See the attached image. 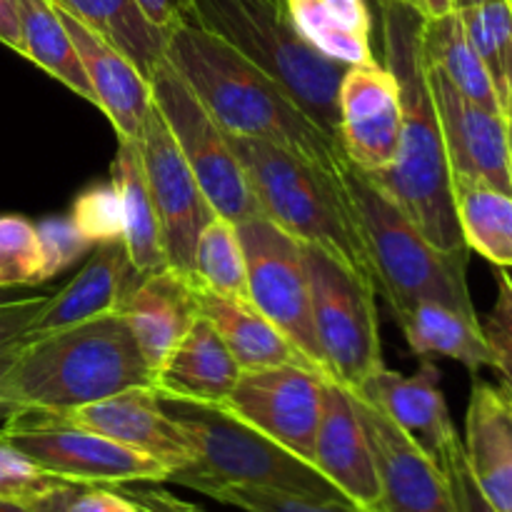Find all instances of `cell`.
Masks as SVG:
<instances>
[{
  "label": "cell",
  "instance_id": "cell-1",
  "mask_svg": "<svg viewBox=\"0 0 512 512\" xmlns=\"http://www.w3.org/2000/svg\"><path fill=\"white\" fill-rule=\"evenodd\" d=\"M383 63L398 78L403 125L393 165L370 175L420 233L445 253H470L460 233L453 200V173L435 110L423 53L425 18L408 0H380Z\"/></svg>",
  "mask_w": 512,
  "mask_h": 512
},
{
  "label": "cell",
  "instance_id": "cell-2",
  "mask_svg": "<svg viewBox=\"0 0 512 512\" xmlns=\"http://www.w3.org/2000/svg\"><path fill=\"white\" fill-rule=\"evenodd\" d=\"M165 60L230 138L265 140L335 173L350 163L340 140L325 133L278 80L193 20L168 30Z\"/></svg>",
  "mask_w": 512,
  "mask_h": 512
},
{
  "label": "cell",
  "instance_id": "cell-3",
  "mask_svg": "<svg viewBox=\"0 0 512 512\" xmlns=\"http://www.w3.org/2000/svg\"><path fill=\"white\" fill-rule=\"evenodd\" d=\"M130 388H153V373L118 313L28 335L0 378L5 398L35 413H65Z\"/></svg>",
  "mask_w": 512,
  "mask_h": 512
},
{
  "label": "cell",
  "instance_id": "cell-4",
  "mask_svg": "<svg viewBox=\"0 0 512 512\" xmlns=\"http://www.w3.org/2000/svg\"><path fill=\"white\" fill-rule=\"evenodd\" d=\"M230 140L265 218L303 245L328 253L375 290L368 248L345 188V168L340 173L320 168L265 140Z\"/></svg>",
  "mask_w": 512,
  "mask_h": 512
},
{
  "label": "cell",
  "instance_id": "cell-5",
  "mask_svg": "<svg viewBox=\"0 0 512 512\" xmlns=\"http://www.w3.org/2000/svg\"><path fill=\"white\" fill-rule=\"evenodd\" d=\"M373 268L375 295L390 308L413 300L448 305L478 318L468 288V255L435 248L395 200L353 163L343 170Z\"/></svg>",
  "mask_w": 512,
  "mask_h": 512
},
{
  "label": "cell",
  "instance_id": "cell-6",
  "mask_svg": "<svg viewBox=\"0 0 512 512\" xmlns=\"http://www.w3.org/2000/svg\"><path fill=\"white\" fill-rule=\"evenodd\" d=\"M188 13V20L278 80L325 133L338 138L345 65L328 60L300 38L285 0H188Z\"/></svg>",
  "mask_w": 512,
  "mask_h": 512
},
{
  "label": "cell",
  "instance_id": "cell-7",
  "mask_svg": "<svg viewBox=\"0 0 512 512\" xmlns=\"http://www.w3.org/2000/svg\"><path fill=\"white\" fill-rule=\"evenodd\" d=\"M165 408L183 425L195 448L193 463L173 470L168 483L198 490L208 498L225 485H248L320 500H345L318 468L220 405L165 403Z\"/></svg>",
  "mask_w": 512,
  "mask_h": 512
},
{
  "label": "cell",
  "instance_id": "cell-8",
  "mask_svg": "<svg viewBox=\"0 0 512 512\" xmlns=\"http://www.w3.org/2000/svg\"><path fill=\"white\" fill-rule=\"evenodd\" d=\"M148 80L153 105L203 188L210 208L233 223L263 215L230 135L220 128L165 55L150 70Z\"/></svg>",
  "mask_w": 512,
  "mask_h": 512
},
{
  "label": "cell",
  "instance_id": "cell-9",
  "mask_svg": "<svg viewBox=\"0 0 512 512\" xmlns=\"http://www.w3.org/2000/svg\"><path fill=\"white\" fill-rule=\"evenodd\" d=\"M313 320L328 375L355 390L385 365L375 290L313 245H303Z\"/></svg>",
  "mask_w": 512,
  "mask_h": 512
},
{
  "label": "cell",
  "instance_id": "cell-10",
  "mask_svg": "<svg viewBox=\"0 0 512 512\" xmlns=\"http://www.w3.org/2000/svg\"><path fill=\"white\" fill-rule=\"evenodd\" d=\"M238 233L248 263V300L318 373L328 375L315 333L303 243L265 215L238 223Z\"/></svg>",
  "mask_w": 512,
  "mask_h": 512
},
{
  "label": "cell",
  "instance_id": "cell-11",
  "mask_svg": "<svg viewBox=\"0 0 512 512\" xmlns=\"http://www.w3.org/2000/svg\"><path fill=\"white\" fill-rule=\"evenodd\" d=\"M0 440L13 445L55 478L75 485L168 483L170 470L148 455L113 443L90 430L55 423L33 410H23Z\"/></svg>",
  "mask_w": 512,
  "mask_h": 512
},
{
  "label": "cell",
  "instance_id": "cell-12",
  "mask_svg": "<svg viewBox=\"0 0 512 512\" xmlns=\"http://www.w3.org/2000/svg\"><path fill=\"white\" fill-rule=\"evenodd\" d=\"M325 380L328 375L303 363L243 370L220 408L313 465Z\"/></svg>",
  "mask_w": 512,
  "mask_h": 512
},
{
  "label": "cell",
  "instance_id": "cell-13",
  "mask_svg": "<svg viewBox=\"0 0 512 512\" xmlns=\"http://www.w3.org/2000/svg\"><path fill=\"white\" fill-rule=\"evenodd\" d=\"M138 145L145 183H148L150 198H153L160 228H163L168 265L190 275L198 235L205 223L213 218L215 210L210 208L203 188L195 180L190 165L185 163L178 143L170 135L168 125L160 118L155 105L145 118Z\"/></svg>",
  "mask_w": 512,
  "mask_h": 512
},
{
  "label": "cell",
  "instance_id": "cell-14",
  "mask_svg": "<svg viewBox=\"0 0 512 512\" xmlns=\"http://www.w3.org/2000/svg\"><path fill=\"white\" fill-rule=\"evenodd\" d=\"M403 105L398 78L380 60L348 65L338 93V138L345 155L368 175L383 173L398 155Z\"/></svg>",
  "mask_w": 512,
  "mask_h": 512
},
{
  "label": "cell",
  "instance_id": "cell-15",
  "mask_svg": "<svg viewBox=\"0 0 512 512\" xmlns=\"http://www.w3.org/2000/svg\"><path fill=\"white\" fill-rule=\"evenodd\" d=\"M38 415L55 423L90 430L113 443L138 450L163 463L170 473L185 468L195 458L193 440L185 433L183 425L170 415L153 388H130L110 398L65 410V413Z\"/></svg>",
  "mask_w": 512,
  "mask_h": 512
},
{
  "label": "cell",
  "instance_id": "cell-16",
  "mask_svg": "<svg viewBox=\"0 0 512 512\" xmlns=\"http://www.w3.org/2000/svg\"><path fill=\"white\" fill-rule=\"evenodd\" d=\"M373 448L380 512H458L445 470L378 405L350 390Z\"/></svg>",
  "mask_w": 512,
  "mask_h": 512
},
{
  "label": "cell",
  "instance_id": "cell-17",
  "mask_svg": "<svg viewBox=\"0 0 512 512\" xmlns=\"http://www.w3.org/2000/svg\"><path fill=\"white\" fill-rule=\"evenodd\" d=\"M428 80L443 128L450 173L488 180L495 188L512 193L505 113L468 100L430 65Z\"/></svg>",
  "mask_w": 512,
  "mask_h": 512
},
{
  "label": "cell",
  "instance_id": "cell-18",
  "mask_svg": "<svg viewBox=\"0 0 512 512\" xmlns=\"http://www.w3.org/2000/svg\"><path fill=\"white\" fill-rule=\"evenodd\" d=\"M313 465L345 500L365 512H380V480L368 433L350 388L333 378L325 380Z\"/></svg>",
  "mask_w": 512,
  "mask_h": 512
},
{
  "label": "cell",
  "instance_id": "cell-19",
  "mask_svg": "<svg viewBox=\"0 0 512 512\" xmlns=\"http://www.w3.org/2000/svg\"><path fill=\"white\" fill-rule=\"evenodd\" d=\"M58 8V5H55ZM65 30L80 55L95 105L108 115L118 138L138 140L143 133L145 118L153 108L150 80L128 55L115 48L110 40L80 23L68 10L58 8Z\"/></svg>",
  "mask_w": 512,
  "mask_h": 512
},
{
  "label": "cell",
  "instance_id": "cell-20",
  "mask_svg": "<svg viewBox=\"0 0 512 512\" xmlns=\"http://www.w3.org/2000/svg\"><path fill=\"white\" fill-rule=\"evenodd\" d=\"M355 390L378 405L438 465L458 440L440 388V370L433 360H420V368L413 375H403L383 365Z\"/></svg>",
  "mask_w": 512,
  "mask_h": 512
},
{
  "label": "cell",
  "instance_id": "cell-21",
  "mask_svg": "<svg viewBox=\"0 0 512 512\" xmlns=\"http://www.w3.org/2000/svg\"><path fill=\"white\" fill-rule=\"evenodd\" d=\"M118 315L128 323L150 373L170 355L198 320V285L193 275L163 268L135 280L125 293Z\"/></svg>",
  "mask_w": 512,
  "mask_h": 512
},
{
  "label": "cell",
  "instance_id": "cell-22",
  "mask_svg": "<svg viewBox=\"0 0 512 512\" xmlns=\"http://www.w3.org/2000/svg\"><path fill=\"white\" fill-rule=\"evenodd\" d=\"M240 365L208 318L198 315L168 358L155 368L153 390L165 403L223 405L240 378Z\"/></svg>",
  "mask_w": 512,
  "mask_h": 512
},
{
  "label": "cell",
  "instance_id": "cell-23",
  "mask_svg": "<svg viewBox=\"0 0 512 512\" xmlns=\"http://www.w3.org/2000/svg\"><path fill=\"white\" fill-rule=\"evenodd\" d=\"M465 460L495 512H512V393L475 378L465 415Z\"/></svg>",
  "mask_w": 512,
  "mask_h": 512
},
{
  "label": "cell",
  "instance_id": "cell-24",
  "mask_svg": "<svg viewBox=\"0 0 512 512\" xmlns=\"http://www.w3.org/2000/svg\"><path fill=\"white\" fill-rule=\"evenodd\" d=\"M135 280L138 275L130 265L123 240L95 245V253L78 270V275L65 288L50 295L48 308L43 310L30 335L50 333V330L70 328L85 320L118 313L125 293L133 288Z\"/></svg>",
  "mask_w": 512,
  "mask_h": 512
},
{
  "label": "cell",
  "instance_id": "cell-25",
  "mask_svg": "<svg viewBox=\"0 0 512 512\" xmlns=\"http://www.w3.org/2000/svg\"><path fill=\"white\" fill-rule=\"evenodd\" d=\"M390 313L408 348L420 360L448 358L465 365L473 375L483 368H493V353L480 328V318H470L430 300L395 305Z\"/></svg>",
  "mask_w": 512,
  "mask_h": 512
},
{
  "label": "cell",
  "instance_id": "cell-26",
  "mask_svg": "<svg viewBox=\"0 0 512 512\" xmlns=\"http://www.w3.org/2000/svg\"><path fill=\"white\" fill-rule=\"evenodd\" d=\"M300 38L340 65H363L375 58L370 0H285Z\"/></svg>",
  "mask_w": 512,
  "mask_h": 512
},
{
  "label": "cell",
  "instance_id": "cell-27",
  "mask_svg": "<svg viewBox=\"0 0 512 512\" xmlns=\"http://www.w3.org/2000/svg\"><path fill=\"white\" fill-rule=\"evenodd\" d=\"M198 308L200 315L215 325L240 370L273 368L285 363H303L313 368L250 300L223 298L198 285Z\"/></svg>",
  "mask_w": 512,
  "mask_h": 512
},
{
  "label": "cell",
  "instance_id": "cell-28",
  "mask_svg": "<svg viewBox=\"0 0 512 512\" xmlns=\"http://www.w3.org/2000/svg\"><path fill=\"white\" fill-rule=\"evenodd\" d=\"M113 183L123 205V245L135 275L145 278L168 268L163 228L158 210L145 183L143 158L138 140L118 138V153L113 160Z\"/></svg>",
  "mask_w": 512,
  "mask_h": 512
},
{
  "label": "cell",
  "instance_id": "cell-29",
  "mask_svg": "<svg viewBox=\"0 0 512 512\" xmlns=\"http://www.w3.org/2000/svg\"><path fill=\"white\" fill-rule=\"evenodd\" d=\"M453 200L468 250L483 255L495 268L512 270V193L488 180L453 175Z\"/></svg>",
  "mask_w": 512,
  "mask_h": 512
},
{
  "label": "cell",
  "instance_id": "cell-30",
  "mask_svg": "<svg viewBox=\"0 0 512 512\" xmlns=\"http://www.w3.org/2000/svg\"><path fill=\"white\" fill-rule=\"evenodd\" d=\"M423 53L425 63L438 70L465 98L483 105V108L505 113V105L495 90L493 78H490L478 50L470 43L458 10L443 15V18L425 20Z\"/></svg>",
  "mask_w": 512,
  "mask_h": 512
},
{
  "label": "cell",
  "instance_id": "cell-31",
  "mask_svg": "<svg viewBox=\"0 0 512 512\" xmlns=\"http://www.w3.org/2000/svg\"><path fill=\"white\" fill-rule=\"evenodd\" d=\"M20 55L95 105L80 55L53 0H18Z\"/></svg>",
  "mask_w": 512,
  "mask_h": 512
},
{
  "label": "cell",
  "instance_id": "cell-32",
  "mask_svg": "<svg viewBox=\"0 0 512 512\" xmlns=\"http://www.w3.org/2000/svg\"><path fill=\"white\" fill-rule=\"evenodd\" d=\"M58 8L123 50L145 75L163 60L165 30L150 23L135 0H53Z\"/></svg>",
  "mask_w": 512,
  "mask_h": 512
},
{
  "label": "cell",
  "instance_id": "cell-33",
  "mask_svg": "<svg viewBox=\"0 0 512 512\" xmlns=\"http://www.w3.org/2000/svg\"><path fill=\"white\" fill-rule=\"evenodd\" d=\"M190 275L208 293L248 300V263L238 223L218 213L205 223L195 243Z\"/></svg>",
  "mask_w": 512,
  "mask_h": 512
},
{
  "label": "cell",
  "instance_id": "cell-34",
  "mask_svg": "<svg viewBox=\"0 0 512 512\" xmlns=\"http://www.w3.org/2000/svg\"><path fill=\"white\" fill-rule=\"evenodd\" d=\"M470 43L483 58L495 90L508 105L512 90V8L508 0H475L458 10Z\"/></svg>",
  "mask_w": 512,
  "mask_h": 512
},
{
  "label": "cell",
  "instance_id": "cell-35",
  "mask_svg": "<svg viewBox=\"0 0 512 512\" xmlns=\"http://www.w3.org/2000/svg\"><path fill=\"white\" fill-rule=\"evenodd\" d=\"M43 283V253L35 223L23 215H0V288Z\"/></svg>",
  "mask_w": 512,
  "mask_h": 512
},
{
  "label": "cell",
  "instance_id": "cell-36",
  "mask_svg": "<svg viewBox=\"0 0 512 512\" xmlns=\"http://www.w3.org/2000/svg\"><path fill=\"white\" fill-rule=\"evenodd\" d=\"M70 220L93 245L123 240V205L115 183H95L75 198Z\"/></svg>",
  "mask_w": 512,
  "mask_h": 512
},
{
  "label": "cell",
  "instance_id": "cell-37",
  "mask_svg": "<svg viewBox=\"0 0 512 512\" xmlns=\"http://www.w3.org/2000/svg\"><path fill=\"white\" fill-rule=\"evenodd\" d=\"M210 498L245 512H365L350 500H320L283 493V490L248 488V485H225L215 490Z\"/></svg>",
  "mask_w": 512,
  "mask_h": 512
},
{
  "label": "cell",
  "instance_id": "cell-38",
  "mask_svg": "<svg viewBox=\"0 0 512 512\" xmlns=\"http://www.w3.org/2000/svg\"><path fill=\"white\" fill-rule=\"evenodd\" d=\"M65 480L40 468L38 463L0 440V500L10 503H33L63 490Z\"/></svg>",
  "mask_w": 512,
  "mask_h": 512
},
{
  "label": "cell",
  "instance_id": "cell-39",
  "mask_svg": "<svg viewBox=\"0 0 512 512\" xmlns=\"http://www.w3.org/2000/svg\"><path fill=\"white\" fill-rule=\"evenodd\" d=\"M485 340L493 353V368L512 393V270H495V303L485 320H480Z\"/></svg>",
  "mask_w": 512,
  "mask_h": 512
},
{
  "label": "cell",
  "instance_id": "cell-40",
  "mask_svg": "<svg viewBox=\"0 0 512 512\" xmlns=\"http://www.w3.org/2000/svg\"><path fill=\"white\" fill-rule=\"evenodd\" d=\"M40 240V253H43V283L45 280L58 278L60 273L70 268L73 263H78L88 250H93L95 245L75 228V223L70 220V215H55V218H45L40 223H35Z\"/></svg>",
  "mask_w": 512,
  "mask_h": 512
},
{
  "label": "cell",
  "instance_id": "cell-41",
  "mask_svg": "<svg viewBox=\"0 0 512 512\" xmlns=\"http://www.w3.org/2000/svg\"><path fill=\"white\" fill-rule=\"evenodd\" d=\"M440 468L445 470L448 475L450 490H453L455 498V508L458 512H495L493 505L485 500V495L480 493L478 483L473 480V473L468 468V460H465V450H463V440H455L450 445V450L445 453L443 463Z\"/></svg>",
  "mask_w": 512,
  "mask_h": 512
},
{
  "label": "cell",
  "instance_id": "cell-42",
  "mask_svg": "<svg viewBox=\"0 0 512 512\" xmlns=\"http://www.w3.org/2000/svg\"><path fill=\"white\" fill-rule=\"evenodd\" d=\"M50 295H20L0 305V348L33 333L35 323L48 308Z\"/></svg>",
  "mask_w": 512,
  "mask_h": 512
},
{
  "label": "cell",
  "instance_id": "cell-43",
  "mask_svg": "<svg viewBox=\"0 0 512 512\" xmlns=\"http://www.w3.org/2000/svg\"><path fill=\"white\" fill-rule=\"evenodd\" d=\"M68 512H143L133 498L123 493V488L110 485H85L70 503Z\"/></svg>",
  "mask_w": 512,
  "mask_h": 512
},
{
  "label": "cell",
  "instance_id": "cell-44",
  "mask_svg": "<svg viewBox=\"0 0 512 512\" xmlns=\"http://www.w3.org/2000/svg\"><path fill=\"white\" fill-rule=\"evenodd\" d=\"M128 498H133L143 512H208L188 500L175 498L168 490L158 488V483H138V485H120Z\"/></svg>",
  "mask_w": 512,
  "mask_h": 512
},
{
  "label": "cell",
  "instance_id": "cell-45",
  "mask_svg": "<svg viewBox=\"0 0 512 512\" xmlns=\"http://www.w3.org/2000/svg\"><path fill=\"white\" fill-rule=\"evenodd\" d=\"M135 3L140 5L145 18L158 25L160 30H165V33L190 18L188 0H135Z\"/></svg>",
  "mask_w": 512,
  "mask_h": 512
},
{
  "label": "cell",
  "instance_id": "cell-46",
  "mask_svg": "<svg viewBox=\"0 0 512 512\" xmlns=\"http://www.w3.org/2000/svg\"><path fill=\"white\" fill-rule=\"evenodd\" d=\"M85 485H65L58 493L48 495L43 500H33V503H10V500H0V512H68L70 503L78 495V490Z\"/></svg>",
  "mask_w": 512,
  "mask_h": 512
},
{
  "label": "cell",
  "instance_id": "cell-47",
  "mask_svg": "<svg viewBox=\"0 0 512 512\" xmlns=\"http://www.w3.org/2000/svg\"><path fill=\"white\" fill-rule=\"evenodd\" d=\"M23 340L25 338H20V340H15V343H8V345H3V348H0V378H3V375L8 373L10 365H13L15 355H18ZM20 413H23V410H20L15 403H10V400L3 395V390H0V433H3V430L8 428V425L13 423V420L18 418Z\"/></svg>",
  "mask_w": 512,
  "mask_h": 512
},
{
  "label": "cell",
  "instance_id": "cell-48",
  "mask_svg": "<svg viewBox=\"0 0 512 512\" xmlns=\"http://www.w3.org/2000/svg\"><path fill=\"white\" fill-rule=\"evenodd\" d=\"M0 43L20 53L18 0H0Z\"/></svg>",
  "mask_w": 512,
  "mask_h": 512
},
{
  "label": "cell",
  "instance_id": "cell-49",
  "mask_svg": "<svg viewBox=\"0 0 512 512\" xmlns=\"http://www.w3.org/2000/svg\"><path fill=\"white\" fill-rule=\"evenodd\" d=\"M425 20L433 18H443V15L453 13L455 10V0H408Z\"/></svg>",
  "mask_w": 512,
  "mask_h": 512
},
{
  "label": "cell",
  "instance_id": "cell-50",
  "mask_svg": "<svg viewBox=\"0 0 512 512\" xmlns=\"http://www.w3.org/2000/svg\"><path fill=\"white\" fill-rule=\"evenodd\" d=\"M505 123H508V150H510V170H512V90L508 105H505Z\"/></svg>",
  "mask_w": 512,
  "mask_h": 512
},
{
  "label": "cell",
  "instance_id": "cell-51",
  "mask_svg": "<svg viewBox=\"0 0 512 512\" xmlns=\"http://www.w3.org/2000/svg\"><path fill=\"white\" fill-rule=\"evenodd\" d=\"M15 298H20V288H0V305L10 303Z\"/></svg>",
  "mask_w": 512,
  "mask_h": 512
},
{
  "label": "cell",
  "instance_id": "cell-52",
  "mask_svg": "<svg viewBox=\"0 0 512 512\" xmlns=\"http://www.w3.org/2000/svg\"><path fill=\"white\" fill-rule=\"evenodd\" d=\"M475 0H455V10H463V8H468V5H473Z\"/></svg>",
  "mask_w": 512,
  "mask_h": 512
},
{
  "label": "cell",
  "instance_id": "cell-53",
  "mask_svg": "<svg viewBox=\"0 0 512 512\" xmlns=\"http://www.w3.org/2000/svg\"><path fill=\"white\" fill-rule=\"evenodd\" d=\"M380 3V0H370V5H378Z\"/></svg>",
  "mask_w": 512,
  "mask_h": 512
},
{
  "label": "cell",
  "instance_id": "cell-54",
  "mask_svg": "<svg viewBox=\"0 0 512 512\" xmlns=\"http://www.w3.org/2000/svg\"><path fill=\"white\" fill-rule=\"evenodd\" d=\"M508 3H510V8H512V0H508Z\"/></svg>",
  "mask_w": 512,
  "mask_h": 512
}]
</instances>
